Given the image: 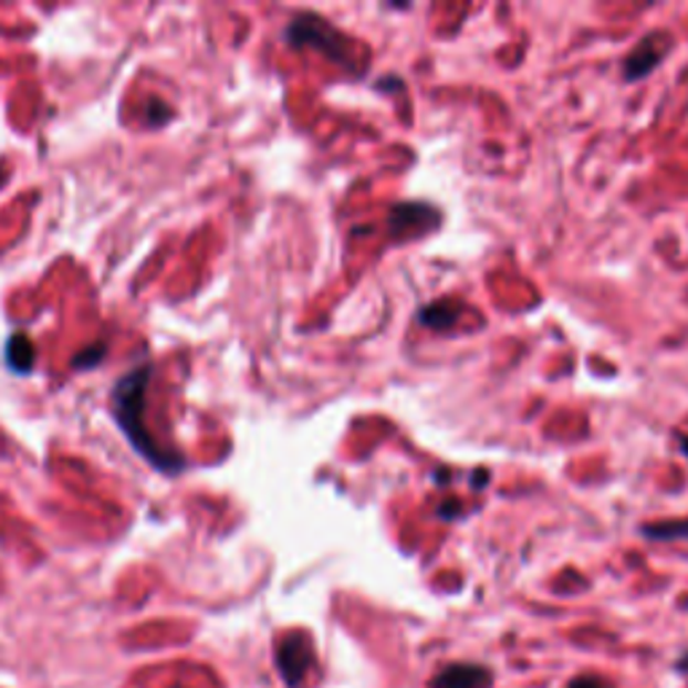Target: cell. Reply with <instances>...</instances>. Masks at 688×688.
Masks as SVG:
<instances>
[{"label": "cell", "mask_w": 688, "mask_h": 688, "mask_svg": "<svg viewBox=\"0 0 688 688\" xmlns=\"http://www.w3.org/2000/svg\"><path fill=\"white\" fill-rule=\"evenodd\" d=\"M675 41L669 33H648L646 39H643L640 43H637L635 49L627 54V60H624L622 65V73L627 81H643L648 79L650 73L656 71V67L665 62V58L669 52H673Z\"/></svg>", "instance_id": "3957f363"}, {"label": "cell", "mask_w": 688, "mask_h": 688, "mask_svg": "<svg viewBox=\"0 0 688 688\" xmlns=\"http://www.w3.org/2000/svg\"><path fill=\"white\" fill-rule=\"evenodd\" d=\"M6 361H9V366L14 368V372H22V374H28L30 368H33L35 350L28 336H22V334L11 336L9 347H6Z\"/></svg>", "instance_id": "ba28073f"}, {"label": "cell", "mask_w": 688, "mask_h": 688, "mask_svg": "<svg viewBox=\"0 0 688 688\" xmlns=\"http://www.w3.org/2000/svg\"><path fill=\"white\" fill-rule=\"evenodd\" d=\"M567 688H613V684L597 678V675H581V678H575Z\"/></svg>", "instance_id": "30bf717a"}, {"label": "cell", "mask_w": 688, "mask_h": 688, "mask_svg": "<svg viewBox=\"0 0 688 688\" xmlns=\"http://www.w3.org/2000/svg\"><path fill=\"white\" fill-rule=\"evenodd\" d=\"M3 178H6V175H3V167H0V184H3Z\"/></svg>", "instance_id": "5bb4252c"}, {"label": "cell", "mask_w": 688, "mask_h": 688, "mask_svg": "<svg viewBox=\"0 0 688 688\" xmlns=\"http://www.w3.org/2000/svg\"><path fill=\"white\" fill-rule=\"evenodd\" d=\"M285 39L291 46H312L315 52L325 54L334 60L336 65L347 67V71L364 73V58H358V41H350L342 30L329 24L323 17L315 14H299L293 17L285 30Z\"/></svg>", "instance_id": "7a4b0ae2"}, {"label": "cell", "mask_w": 688, "mask_h": 688, "mask_svg": "<svg viewBox=\"0 0 688 688\" xmlns=\"http://www.w3.org/2000/svg\"><path fill=\"white\" fill-rule=\"evenodd\" d=\"M678 669H680V673H686V675H688V654L684 656V659L678 661Z\"/></svg>", "instance_id": "7c38bea8"}, {"label": "cell", "mask_w": 688, "mask_h": 688, "mask_svg": "<svg viewBox=\"0 0 688 688\" xmlns=\"http://www.w3.org/2000/svg\"><path fill=\"white\" fill-rule=\"evenodd\" d=\"M460 312L462 306L458 302H436L425 306L420 315H417V321H420L425 329H449V325L458 321Z\"/></svg>", "instance_id": "52a82bcc"}, {"label": "cell", "mask_w": 688, "mask_h": 688, "mask_svg": "<svg viewBox=\"0 0 688 688\" xmlns=\"http://www.w3.org/2000/svg\"><path fill=\"white\" fill-rule=\"evenodd\" d=\"M648 541H688V519H667V522L643 524L640 530Z\"/></svg>", "instance_id": "9c48e42d"}, {"label": "cell", "mask_w": 688, "mask_h": 688, "mask_svg": "<svg viewBox=\"0 0 688 688\" xmlns=\"http://www.w3.org/2000/svg\"><path fill=\"white\" fill-rule=\"evenodd\" d=\"M387 223H390V237H396V240H415V237H425L434 229H439L441 212L425 202H404L393 208Z\"/></svg>", "instance_id": "277c9868"}, {"label": "cell", "mask_w": 688, "mask_h": 688, "mask_svg": "<svg viewBox=\"0 0 688 688\" xmlns=\"http://www.w3.org/2000/svg\"><path fill=\"white\" fill-rule=\"evenodd\" d=\"M430 688H492V673L481 665H449L436 673Z\"/></svg>", "instance_id": "8992f818"}, {"label": "cell", "mask_w": 688, "mask_h": 688, "mask_svg": "<svg viewBox=\"0 0 688 688\" xmlns=\"http://www.w3.org/2000/svg\"><path fill=\"white\" fill-rule=\"evenodd\" d=\"M312 640L304 632H288L283 640L278 643V667L283 673L285 684L296 688L302 684L306 669L312 665Z\"/></svg>", "instance_id": "5b68a950"}, {"label": "cell", "mask_w": 688, "mask_h": 688, "mask_svg": "<svg viewBox=\"0 0 688 688\" xmlns=\"http://www.w3.org/2000/svg\"><path fill=\"white\" fill-rule=\"evenodd\" d=\"M103 353H105V350H103V347H97L95 353H84V355H79V358H76V366H79V368H84V364H86V366H95L97 361L103 358Z\"/></svg>", "instance_id": "8fae6325"}, {"label": "cell", "mask_w": 688, "mask_h": 688, "mask_svg": "<svg viewBox=\"0 0 688 688\" xmlns=\"http://www.w3.org/2000/svg\"><path fill=\"white\" fill-rule=\"evenodd\" d=\"M152 377V368L143 366L137 372H129L127 377L118 379L114 390V415L122 430L127 434V439L137 452L143 455L148 462H154L159 471L165 473H178L186 466L184 458H178L175 452H167L159 444L154 441L152 430L143 423V406H146V385Z\"/></svg>", "instance_id": "6da1fadb"}, {"label": "cell", "mask_w": 688, "mask_h": 688, "mask_svg": "<svg viewBox=\"0 0 688 688\" xmlns=\"http://www.w3.org/2000/svg\"><path fill=\"white\" fill-rule=\"evenodd\" d=\"M680 449H684V455L688 458V436H680Z\"/></svg>", "instance_id": "4fadbf2b"}]
</instances>
